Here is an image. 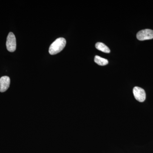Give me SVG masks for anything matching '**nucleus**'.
I'll use <instances>...</instances> for the list:
<instances>
[{
	"label": "nucleus",
	"instance_id": "nucleus-2",
	"mask_svg": "<svg viewBox=\"0 0 153 153\" xmlns=\"http://www.w3.org/2000/svg\"><path fill=\"white\" fill-rule=\"evenodd\" d=\"M6 46L8 51L11 52H14L16 48V41L15 35L13 33H9L7 38Z\"/></svg>",
	"mask_w": 153,
	"mask_h": 153
},
{
	"label": "nucleus",
	"instance_id": "nucleus-1",
	"mask_svg": "<svg viewBox=\"0 0 153 153\" xmlns=\"http://www.w3.org/2000/svg\"><path fill=\"white\" fill-rule=\"evenodd\" d=\"M66 44V41L65 38H57L49 47V52L51 55H56L61 52Z\"/></svg>",
	"mask_w": 153,
	"mask_h": 153
},
{
	"label": "nucleus",
	"instance_id": "nucleus-4",
	"mask_svg": "<svg viewBox=\"0 0 153 153\" xmlns=\"http://www.w3.org/2000/svg\"><path fill=\"white\" fill-rule=\"evenodd\" d=\"M133 94L135 98L140 102H143L146 98V94L145 90L141 88L136 86L133 88Z\"/></svg>",
	"mask_w": 153,
	"mask_h": 153
},
{
	"label": "nucleus",
	"instance_id": "nucleus-5",
	"mask_svg": "<svg viewBox=\"0 0 153 153\" xmlns=\"http://www.w3.org/2000/svg\"><path fill=\"white\" fill-rule=\"evenodd\" d=\"M10 79L9 76H4L0 78V91L4 92L7 90L10 86Z\"/></svg>",
	"mask_w": 153,
	"mask_h": 153
},
{
	"label": "nucleus",
	"instance_id": "nucleus-7",
	"mask_svg": "<svg viewBox=\"0 0 153 153\" xmlns=\"http://www.w3.org/2000/svg\"><path fill=\"white\" fill-rule=\"evenodd\" d=\"M94 61L95 63L100 65V66H105V65L108 64V60L107 59L100 57V56H99L98 55H96L95 56Z\"/></svg>",
	"mask_w": 153,
	"mask_h": 153
},
{
	"label": "nucleus",
	"instance_id": "nucleus-6",
	"mask_svg": "<svg viewBox=\"0 0 153 153\" xmlns=\"http://www.w3.org/2000/svg\"><path fill=\"white\" fill-rule=\"evenodd\" d=\"M96 48L97 49L101 51L102 52H104V53H108L110 52V49L107 46H106L105 44L101 42H97L95 45Z\"/></svg>",
	"mask_w": 153,
	"mask_h": 153
},
{
	"label": "nucleus",
	"instance_id": "nucleus-3",
	"mask_svg": "<svg viewBox=\"0 0 153 153\" xmlns=\"http://www.w3.org/2000/svg\"><path fill=\"white\" fill-rule=\"evenodd\" d=\"M137 38L140 41H145L153 39V30L150 29L141 30L137 33Z\"/></svg>",
	"mask_w": 153,
	"mask_h": 153
}]
</instances>
